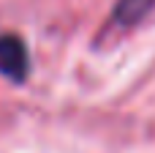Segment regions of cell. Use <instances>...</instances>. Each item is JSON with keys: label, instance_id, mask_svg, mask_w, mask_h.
<instances>
[{"label": "cell", "instance_id": "6da1fadb", "mask_svg": "<svg viewBox=\"0 0 155 153\" xmlns=\"http://www.w3.org/2000/svg\"><path fill=\"white\" fill-rule=\"evenodd\" d=\"M27 71H30V57L25 41L16 33H0V74L14 82H25Z\"/></svg>", "mask_w": 155, "mask_h": 153}, {"label": "cell", "instance_id": "7a4b0ae2", "mask_svg": "<svg viewBox=\"0 0 155 153\" xmlns=\"http://www.w3.org/2000/svg\"><path fill=\"white\" fill-rule=\"evenodd\" d=\"M155 5V0H120L114 5V19L120 25H134L139 22L150 8Z\"/></svg>", "mask_w": 155, "mask_h": 153}]
</instances>
